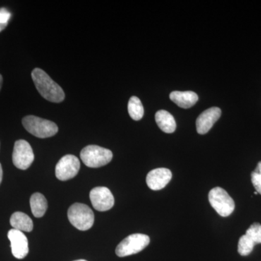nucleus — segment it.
Segmentation results:
<instances>
[{
    "label": "nucleus",
    "instance_id": "12",
    "mask_svg": "<svg viewBox=\"0 0 261 261\" xmlns=\"http://www.w3.org/2000/svg\"><path fill=\"white\" fill-rule=\"evenodd\" d=\"M172 178V173L168 168H159L149 171L146 178L147 186L154 191L166 187Z\"/></svg>",
    "mask_w": 261,
    "mask_h": 261
},
{
    "label": "nucleus",
    "instance_id": "6",
    "mask_svg": "<svg viewBox=\"0 0 261 261\" xmlns=\"http://www.w3.org/2000/svg\"><path fill=\"white\" fill-rule=\"evenodd\" d=\"M208 200L213 208L222 217H228L234 211V201L227 192L221 187H215L211 190Z\"/></svg>",
    "mask_w": 261,
    "mask_h": 261
},
{
    "label": "nucleus",
    "instance_id": "4",
    "mask_svg": "<svg viewBox=\"0 0 261 261\" xmlns=\"http://www.w3.org/2000/svg\"><path fill=\"white\" fill-rule=\"evenodd\" d=\"M81 159L89 168H99L108 164L113 159L110 149L97 145H89L82 149Z\"/></svg>",
    "mask_w": 261,
    "mask_h": 261
},
{
    "label": "nucleus",
    "instance_id": "9",
    "mask_svg": "<svg viewBox=\"0 0 261 261\" xmlns=\"http://www.w3.org/2000/svg\"><path fill=\"white\" fill-rule=\"evenodd\" d=\"M257 244H261V225L254 223L239 240L238 252L242 256H247L251 253Z\"/></svg>",
    "mask_w": 261,
    "mask_h": 261
},
{
    "label": "nucleus",
    "instance_id": "8",
    "mask_svg": "<svg viewBox=\"0 0 261 261\" xmlns=\"http://www.w3.org/2000/svg\"><path fill=\"white\" fill-rule=\"evenodd\" d=\"M80 169V161L73 154L63 156L56 167V177L61 181H67L74 178Z\"/></svg>",
    "mask_w": 261,
    "mask_h": 261
},
{
    "label": "nucleus",
    "instance_id": "16",
    "mask_svg": "<svg viewBox=\"0 0 261 261\" xmlns=\"http://www.w3.org/2000/svg\"><path fill=\"white\" fill-rule=\"evenodd\" d=\"M155 121L158 126L165 133L171 134L176 128V121L171 113L166 111H159L155 113Z\"/></svg>",
    "mask_w": 261,
    "mask_h": 261
},
{
    "label": "nucleus",
    "instance_id": "14",
    "mask_svg": "<svg viewBox=\"0 0 261 261\" xmlns=\"http://www.w3.org/2000/svg\"><path fill=\"white\" fill-rule=\"evenodd\" d=\"M170 99L175 104L177 105L178 107L187 109L195 106L198 101V96L195 92L192 91H187V92L175 91L170 94Z\"/></svg>",
    "mask_w": 261,
    "mask_h": 261
},
{
    "label": "nucleus",
    "instance_id": "11",
    "mask_svg": "<svg viewBox=\"0 0 261 261\" xmlns=\"http://www.w3.org/2000/svg\"><path fill=\"white\" fill-rule=\"evenodd\" d=\"M8 238L10 241L13 256L18 259H23L28 255V239L22 231L14 228L10 229L8 231Z\"/></svg>",
    "mask_w": 261,
    "mask_h": 261
},
{
    "label": "nucleus",
    "instance_id": "25",
    "mask_svg": "<svg viewBox=\"0 0 261 261\" xmlns=\"http://www.w3.org/2000/svg\"><path fill=\"white\" fill-rule=\"evenodd\" d=\"M254 194H255V195H257V192H254Z\"/></svg>",
    "mask_w": 261,
    "mask_h": 261
},
{
    "label": "nucleus",
    "instance_id": "22",
    "mask_svg": "<svg viewBox=\"0 0 261 261\" xmlns=\"http://www.w3.org/2000/svg\"><path fill=\"white\" fill-rule=\"evenodd\" d=\"M7 25H8V24H0V32L4 30L6 28Z\"/></svg>",
    "mask_w": 261,
    "mask_h": 261
},
{
    "label": "nucleus",
    "instance_id": "17",
    "mask_svg": "<svg viewBox=\"0 0 261 261\" xmlns=\"http://www.w3.org/2000/svg\"><path fill=\"white\" fill-rule=\"evenodd\" d=\"M31 209L36 218H42L47 210V201L40 193L33 194L30 199Z\"/></svg>",
    "mask_w": 261,
    "mask_h": 261
},
{
    "label": "nucleus",
    "instance_id": "5",
    "mask_svg": "<svg viewBox=\"0 0 261 261\" xmlns=\"http://www.w3.org/2000/svg\"><path fill=\"white\" fill-rule=\"evenodd\" d=\"M150 239L143 233H134L118 244L116 253L118 257H126L138 253L148 246Z\"/></svg>",
    "mask_w": 261,
    "mask_h": 261
},
{
    "label": "nucleus",
    "instance_id": "21",
    "mask_svg": "<svg viewBox=\"0 0 261 261\" xmlns=\"http://www.w3.org/2000/svg\"><path fill=\"white\" fill-rule=\"evenodd\" d=\"M3 168H2L1 163H0V184H1L2 180H3Z\"/></svg>",
    "mask_w": 261,
    "mask_h": 261
},
{
    "label": "nucleus",
    "instance_id": "24",
    "mask_svg": "<svg viewBox=\"0 0 261 261\" xmlns=\"http://www.w3.org/2000/svg\"><path fill=\"white\" fill-rule=\"evenodd\" d=\"M74 261H87V260H83V259H81V260H74Z\"/></svg>",
    "mask_w": 261,
    "mask_h": 261
},
{
    "label": "nucleus",
    "instance_id": "18",
    "mask_svg": "<svg viewBox=\"0 0 261 261\" xmlns=\"http://www.w3.org/2000/svg\"><path fill=\"white\" fill-rule=\"evenodd\" d=\"M129 116L135 121H140L144 116V107L138 97L133 96L130 98L128 104Z\"/></svg>",
    "mask_w": 261,
    "mask_h": 261
},
{
    "label": "nucleus",
    "instance_id": "20",
    "mask_svg": "<svg viewBox=\"0 0 261 261\" xmlns=\"http://www.w3.org/2000/svg\"><path fill=\"white\" fill-rule=\"evenodd\" d=\"M11 13L6 8H0V24H8Z\"/></svg>",
    "mask_w": 261,
    "mask_h": 261
},
{
    "label": "nucleus",
    "instance_id": "23",
    "mask_svg": "<svg viewBox=\"0 0 261 261\" xmlns=\"http://www.w3.org/2000/svg\"><path fill=\"white\" fill-rule=\"evenodd\" d=\"M3 75L0 74V90H1L2 86H3Z\"/></svg>",
    "mask_w": 261,
    "mask_h": 261
},
{
    "label": "nucleus",
    "instance_id": "15",
    "mask_svg": "<svg viewBox=\"0 0 261 261\" xmlns=\"http://www.w3.org/2000/svg\"><path fill=\"white\" fill-rule=\"evenodd\" d=\"M10 222L14 229L22 232H31L34 228L32 220L28 215L22 212H15L12 215Z\"/></svg>",
    "mask_w": 261,
    "mask_h": 261
},
{
    "label": "nucleus",
    "instance_id": "19",
    "mask_svg": "<svg viewBox=\"0 0 261 261\" xmlns=\"http://www.w3.org/2000/svg\"><path fill=\"white\" fill-rule=\"evenodd\" d=\"M251 181L257 193L261 195V161L251 173Z\"/></svg>",
    "mask_w": 261,
    "mask_h": 261
},
{
    "label": "nucleus",
    "instance_id": "3",
    "mask_svg": "<svg viewBox=\"0 0 261 261\" xmlns=\"http://www.w3.org/2000/svg\"><path fill=\"white\" fill-rule=\"evenodd\" d=\"M68 217L70 224L81 231H87L94 224L93 211L84 204L74 203L70 206L68 211Z\"/></svg>",
    "mask_w": 261,
    "mask_h": 261
},
{
    "label": "nucleus",
    "instance_id": "10",
    "mask_svg": "<svg viewBox=\"0 0 261 261\" xmlns=\"http://www.w3.org/2000/svg\"><path fill=\"white\" fill-rule=\"evenodd\" d=\"M89 197L94 208L99 212L111 210L114 205V197L107 187H97L92 189Z\"/></svg>",
    "mask_w": 261,
    "mask_h": 261
},
{
    "label": "nucleus",
    "instance_id": "7",
    "mask_svg": "<svg viewBox=\"0 0 261 261\" xmlns=\"http://www.w3.org/2000/svg\"><path fill=\"white\" fill-rule=\"evenodd\" d=\"M34 161V154L30 144L25 140L16 141L13 152V162L15 167L27 170Z\"/></svg>",
    "mask_w": 261,
    "mask_h": 261
},
{
    "label": "nucleus",
    "instance_id": "2",
    "mask_svg": "<svg viewBox=\"0 0 261 261\" xmlns=\"http://www.w3.org/2000/svg\"><path fill=\"white\" fill-rule=\"evenodd\" d=\"M22 123L27 132L38 138H49L58 132V127L54 122L35 116L24 117Z\"/></svg>",
    "mask_w": 261,
    "mask_h": 261
},
{
    "label": "nucleus",
    "instance_id": "13",
    "mask_svg": "<svg viewBox=\"0 0 261 261\" xmlns=\"http://www.w3.org/2000/svg\"><path fill=\"white\" fill-rule=\"evenodd\" d=\"M221 116V109L217 107L209 108L201 113L196 121L197 133L200 135L207 134Z\"/></svg>",
    "mask_w": 261,
    "mask_h": 261
},
{
    "label": "nucleus",
    "instance_id": "1",
    "mask_svg": "<svg viewBox=\"0 0 261 261\" xmlns=\"http://www.w3.org/2000/svg\"><path fill=\"white\" fill-rule=\"evenodd\" d=\"M32 80L38 92L44 99L51 102L60 103L65 99L63 89L50 76L40 68H35L32 73Z\"/></svg>",
    "mask_w": 261,
    "mask_h": 261
}]
</instances>
